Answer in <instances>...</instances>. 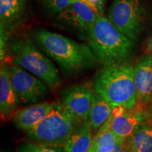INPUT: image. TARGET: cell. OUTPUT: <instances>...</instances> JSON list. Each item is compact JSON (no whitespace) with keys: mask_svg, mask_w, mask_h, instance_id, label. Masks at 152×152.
I'll return each instance as SVG.
<instances>
[{"mask_svg":"<svg viewBox=\"0 0 152 152\" xmlns=\"http://www.w3.org/2000/svg\"><path fill=\"white\" fill-rule=\"evenodd\" d=\"M137 104L147 105L152 100V56L150 54L140 57L134 66Z\"/></svg>","mask_w":152,"mask_h":152,"instance_id":"10","label":"cell"},{"mask_svg":"<svg viewBox=\"0 0 152 152\" xmlns=\"http://www.w3.org/2000/svg\"><path fill=\"white\" fill-rule=\"evenodd\" d=\"M107 18L121 33L135 42L144 30L146 11L140 0H113Z\"/></svg>","mask_w":152,"mask_h":152,"instance_id":"6","label":"cell"},{"mask_svg":"<svg viewBox=\"0 0 152 152\" xmlns=\"http://www.w3.org/2000/svg\"><path fill=\"white\" fill-rule=\"evenodd\" d=\"M73 0H41L42 4L47 12L58 14L64 11Z\"/></svg>","mask_w":152,"mask_h":152,"instance_id":"20","label":"cell"},{"mask_svg":"<svg viewBox=\"0 0 152 152\" xmlns=\"http://www.w3.org/2000/svg\"><path fill=\"white\" fill-rule=\"evenodd\" d=\"M148 49L149 51V54L152 56V35L151 37H150L149 43H148Z\"/></svg>","mask_w":152,"mask_h":152,"instance_id":"26","label":"cell"},{"mask_svg":"<svg viewBox=\"0 0 152 152\" xmlns=\"http://www.w3.org/2000/svg\"><path fill=\"white\" fill-rule=\"evenodd\" d=\"M94 93L93 85L85 83L71 85L63 91L61 103L80 123L87 122Z\"/></svg>","mask_w":152,"mask_h":152,"instance_id":"9","label":"cell"},{"mask_svg":"<svg viewBox=\"0 0 152 152\" xmlns=\"http://www.w3.org/2000/svg\"><path fill=\"white\" fill-rule=\"evenodd\" d=\"M125 149V142H121L113 146V147L105 148V149H96L94 151H89L88 152H124Z\"/></svg>","mask_w":152,"mask_h":152,"instance_id":"23","label":"cell"},{"mask_svg":"<svg viewBox=\"0 0 152 152\" xmlns=\"http://www.w3.org/2000/svg\"><path fill=\"white\" fill-rule=\"evenodd\" d=\"M1 152H4V151H1Z\"/></svg>","mask_w":152,"mask_h":152,"instance_id":"28","label":"cell"},{"mask_svg":"<svg viewBox=\"0 0 152 152\" xmlns=\"http://www.w3.org/2000/svg\"><path fill=\"white\" fill-rule=\"evenodd\" d=\"M20 100L13 85L11 65L1 62L0 68V113L2 119L11 117L17 110Z\"/></svg>","mask_w":152,"mask_h":152,"instance_id":"11","label":"cell"},{"mask_svg":"<svg viewBox=\"0 0 152 152\" xmlns=\"http://www.w3.org/2000/svg\"><path fill=\"white\" fill-rule=\"evenodd\" d=\"M89 46L104 66L126 63L134 42L121 33L107 17L99 14L87 37Z\"/></svg>","mask_w":152,"mask_h":152,"instance_id":"3","label":"cell"},{"mask_svg":"<svg viewBox=\"0 0 152 152\" xmlns=\"http://www.w3.org/2000/svg\"><path fill=\"white\" fill-rule=\"evenodd\" d=\"M144 119L146 120V123L152 129V105L144 113Z\"/></svg>","mask_w":152,"mask_h":152,"instance_id":"25","label":"cell"},{"mask_svg":"<svg viewBox=\"0 0 152 152\" xmlns=\"http://www.w3.org/2000/svg\"><path fill=\"white\" fill-rule=\"evenodd\" d=\"M93 87L112 107L130 110L137 105L134 66L128 62L104 66L95 74Z\"/></svg>","mask_w":152,"mask_h":152,"instance_id":"2","label":"cell"},{"mask_svg":"<svg viewBox=\"0 0 152 152\" xmlns=\"http://www.w3.org/2000/svg\"><path fill=\"white\" fill-rule=\"evenodd\" d=\"M13 85L20 102L35 104L45 98L47 85L40 79L18 66L11 65Z\"/></svg>","mask_w":152,"mask_h":152,"instance_id":"8","label":"cell"},{"mask_svg":"<svg viewBox=\"0 0 152 152\" xmlns=\"http://www.w3.org/2000/svg\"><path fill=\"white\" fill-rule=\"evenodd\" d=\"M125 140L119 137L113 131H111L105 125H104L99 130L96 135L93 138L92 146L89 151H94L96 149L109 148L121 142H125Z\"/></svg>","mask_w":152,"mask_h":152,"instance_id":"18","label":"cell"},{"mask_svg":"<svg viewBox=\"0 0 152 152\" xmlns=\"http://www.w3.org/2000/svg\"><path fill=\"white\" fill-rule=\"evenodd\" d=\"M130 111L131 109L128 110L123 115L116 118H113L111 115L104 123L107 128L124 140L132 134L137 127L144 120V113L140 111Z\"/></svg>","mask_w":152,"mask_h":152,"instance_id":"14","label":"cell"},{"mask_svg":"<svg viewBox=\"0 0 152 152\" xmlns=\"http://www.w3.org/2000/svg\"><path fill=\"white\" fill-rule=\"evenodd\" d=\"M18 152H65L63 147L45 145L36 142L24 141L20 142L17 148Z\"/></svg>","mask_w":152,"mask_h":152,"instance_id":"19","label":"cell"},{"mask_svg":"<svg viewBox=\"0 0 152 152\" xmlns=\"http://www.w3.org/2000/svg\"><path fill=\"white\" fill-rule=\"evenodd\" d=\"M92 130L87 122L77 125L63 147L65 152H88L93 141Z\"/></svg>","mask_w":152,"mask_h":152,"instance_id":"15","label":"cell"},{"mask_svg":"<svg viewBox=\"0 0 152 152\" xmlns=\"http://www.w3.org/2000/svg\"><path fill=\"white\" fill-rule=\"evenodd\" d=\"M33 36L41 50L69 76L91 69L99 62L90 46L85 44L45 29L36 30Z\"/></svg>","mask_w":152,"mask_h":152,"instance_id":"1","label":"cell"},{"mask_svg":"<svg viewBox=\"0 0 152 152\" xmlns=\"http://www.w3.org/2000/svg\"><path fill=\"white\" fill-rule=\"evenodd\" d=\"M125 151L152 152V129L142 122L125 141Z\"/></svg>","mask_w":152,"mask_h":152,"instance_id":"16","label":"cell"},{"mask_svg":"<svg viewBox=\"0 0 152 152\" xmlns=\"http://www.w3.org/2000/svg\"><path fill=\"white\" fill-rule=\"evenodd\" d=\"M129 109H125L123 106H114L113 107V111H112V114L111 116L113 118H116L118 116H121V115H123V114L126 113V111Z\"/></svg>","mask_w":152,"mask_h":152,"instance_id":"24","label":"cell"},{"mask_svg":"<svg viewBox=\"0 0 152 152\" xmlns=\"http://www.w3.org/2000/svg\"><path fill=\"white\" fill-rule=\"evenodd\" d=\"M54 102H41L16 110L11 116L19 130L29 132L37 126L52 111Z\"/></svg>","mask_w":152,"mask_h":152,"instance_id":"12","label":"cell"},{"mask_svg":"<svg viewBox=\"0 0 152 152\" xmlns=\"http://www.w3.org/2000/svg\"><path fill=\"white\" fill-rule=\"evenodd\" d=\"M124 152H128V151H125V149H124Z\"/></svg>","mask_w":152,"mask_h":152,"instance_id":"27","label":"cell"},{"mask_svg":"<svg viewBox=\"0 0 152 152\" xmlns=\"http://www.w3.org/2000/svg\"><path fill=\"white\" fill-rule=\"evenodd\" d=\"M0 58L2 62L4 60L5 57L7 56L9 52V43L11 39H9L10 33L4 29L3 28H0Z\"/></svg>","mask_w":152,"mask_h":152,"instance_id":"21","label":"cell"},{"mask_svg":"<svg viewBox=\"0 0 152 152\" xmlns=\"http://www.w3.org/2000/svg\"><path fill=\"white\" fill-rule=\"evenodd\" d=\"M113 107L94 91L87 123L92 130H99L111 117Z\"/></svg>","mask_w":152,"mask_h":152,"instance_id":"17","label":"cell"},{"mask_svg":"<svg viewBox=\"0 0 152 152\" xmlns=\"http://www.w3.org/2000/svg\"><path fill=\"white\" fill-rule=\"evenodd\" d=\"M80 123L61 102H54L52 111L33 130L27 132V140L52 147H64L72 132Z\"/></svg>","mask_w":152,"mask_h":152,"instance_id":"5","label":"cell"},{"mask_svg":"<svg viewBox=\"0 0 152 152\" xmlns=\"http://www.w3.org/2000/svg\"><path fill=\"white\" fill-rule=\"evenodd\" d=\"M98 16L97 11L90 5L82 0H73L65 10L56 15V22L87 39Z\"/></svg>","mask_w":152,"mask_h":152,"instance_id":"7","label":"cell"},{"mask_svg":"<svg viewBox=\"0 0 152 152\" xmlns=\"http://www.w3.org/2000/svg\"><path fill=\"white\" fill-rule=\"evenodd\" d=\"M82 1L94 8L97 11L99 14H102L105 0H82Z\"/></svg>","mask_w":152,"mask_h":152,"instance_id":"22","label":"cell"},{"mask_svg":"<svg viewBox=\"0 0 152 152\" xmlns=\"http://www.w3.org/2000/svg\"><path fill=\"white\" fill-rule=\"evenodd\" d=\"M27 0H0V27L11 33L26 16Z\"/></svg>","mask_w":152,"mask_h":152,"instance_id":"13","label":"cell"},{"mask_svg":"<svg viewBox=\"0 0 152 152\" xmlns=\"http://www.w3.org/2000/svg\"><path fill=\"white\" fill-rule=\"evenodd\" d=\"M8 64L18 66L40 79L52 90L61 85L58 69L50 58L39 50L29 37L16 36L11 39L8 52Z\"/></svg>","mask_w":152,"mask_h":152,"instance_id":"4","label":"cell"}]
</instances>
